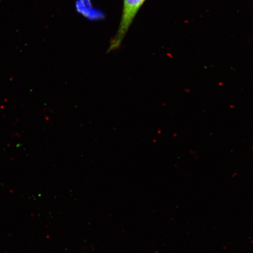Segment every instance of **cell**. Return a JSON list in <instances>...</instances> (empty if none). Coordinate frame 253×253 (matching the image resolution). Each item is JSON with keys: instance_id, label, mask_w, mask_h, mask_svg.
Masks as SVG:
<instances>
[{"instance_id": "cell-1", "label": "cell", "mask_w": 253, "mask_h": 253, "mask_svg": "<svg viewBox=\"0 0 253 253\" xmlns=\"http://www.w3.org/2000/svg\"><path fill=\"white\" fill-rule=\"evenodd\" d=\"M145 1V0H123L122 17L118 30L110 41L107 52L114 51L121 46L126 33Z\"/></svg>"}, {"instance_id": "cell-2", "label": "cell", "mask_w": 253, "mask_h": 253, "mask_svg": "<svg viewBox=\"0 0 253 253\" xmlns=\"http://www.w3.org/2000/svg\"><path fill=\"white\" fill-rule=\"evenodd\" d=\"M76 8L79 14L91 21L103 18V12L93 7L90 0H77Z\"/></svg>"}]
</instances>
